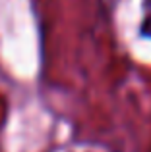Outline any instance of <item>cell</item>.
Wrapping results in <instances>:
<instances>
[{
	"label": "cell",
	"mask_w": 151,
	"mask_h": 152,
	"mask_svg": "<svg viewBox=\"0 0 151 152\" xmlns=\"http://www.w3.org/2000/svg\"><path fill=\"white\" fill-rule=\"evenodd\" d=\"M141 33L151 37V0H145V18L141 23Z\"/></svg>",
	"instance_id": "cell-1"
}]
</instances>
